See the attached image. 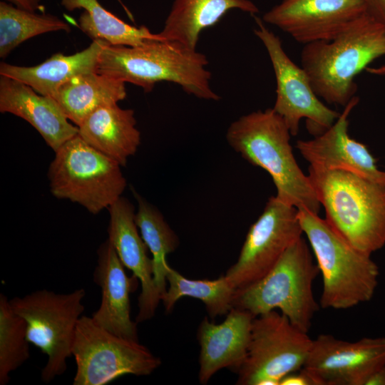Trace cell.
<instances>
[{
	"instance_id": "obj_1",
	"label": "cell",
	"mask_w": 385,
	"mask_h": 385,
	"mask_svg": "<svg viewBox=\"0 0 385 385\" xmlns=\"http://www.w3.org/2000/svg\"><path fill=\"white\" fill-rule=\"evenodd\" d=\"M383 56L385 24L366 11L332 39L304 44L300 59L318 97L344 107L355 96L356 75Z\"/></svg>"
},
{
	"instance_id": "obj_2",
	"label": "cell",
	"mask_w": 385,
	"mask_h": 385,
	"mask_svg": "<svg viewBox=\"0 0 385 385\" xmlns=\"http://www.w3.org/2000/svg\"><path fill=\"white\" fill-rule=\"evenodd\" d=\"M291 133L272 108L257 111L233 121L226 132L230 146L250 164L266 170L284 202L319 214L320 203L294 156Z\"/></svg>"
},
{
	"instance_id": "obj_3",
	"label": "cell",
	"mask_w": 385,
	"mask_h": 385,
	"mask_svg": "<svg viewBox=\"0 0 385 385\" xmlns=\"http://www.w3.org/2000/svg\"><path fill=\"white\" fill-rule=\"evenodd\" d=\"M206 56L176 42L150 41L135 46L106 44L99 56L97 72L151 91L155 83L179 85L197 98L219 101L210 85Z\"/></svg>"
},
{
	"instance_id": "obj_4",
	"label": "cell",
	"mask_w": 385,
	"mask_h": 385,
	"mask_svg": "<svg viewBox=\"0 0 385 385\" xmlns=\"http://www.w3.org/2000/svg\"><path fill=\"white\" fill-rule=\"evenodd\" d=\"M325 220L356 249L371 255L385 245V183L344 170L309 166Z\"/></svg>"
},
{
	"instance_id": "obj_5",
	"label": "cell",
	"mask_w": 385,
	"mask_h": 385,
	"mask_svg": "<svg viewBox=\"0 0 385 385\" xmlns=\"http://www.w3.org/2000/svg\"><path fill=\"white\" fill-rule=\"evenodd\" d=\"M298 217L322 277L320 306L346 309L371 300L379 276L371 255L351 245L319 214L299 209Z\"/></svg>"
},
{
	"instance_id": "obj_6",
	"label": "cell",
	"mask_w": 385,
	"mask_h": 385,
	"mask_svg": "<svg viewBox=\"0 0 385 385\" xmlns=\"http://www.w3.org/2000/svg\"><path fill=\"white\" fill-rule=\"evenodd\" d=\"M319 273L306 240L301 237L262 279L234 294L232 307L255 317L279 309L292 324L307 332L319 306L313 282Z\"/></svg>"
},
{
	"instance_id": "obj_7",
	"label": "cell",
	"mask_w": 385,
	"mask_h": 385,
	"mask_svg": "<svg viewBox=\"0 0 385 385\" xmlns=\"http://www.w3.org/2000/svg\"><path fill=\"white\" fill-rule=\"evenodd\" d=\"M120 167L78 134L55 152L48 171L51 192L96 215L122 196L127 182Z\"/></svg>"
},
{
	"instance_id": "obj_8",
	"label": "cell",
	"mask_w": 385,
	"mask_h": 385,
	"mask_svg": "<svg viewBox=\"0 0 385 385\" xmlns=\"http://www.w3.org/2000/svg\"><path fill=\"white\" fill-rule=\"evenodd\" d=\"M85 295L83 288L66 294L40 289L9 299L13 311L26 322L28 342L47 356L41 374L43 382L49 383L67 369L76 327L85 309Z\"/></svg>"
},
{
	"instance_id": "obj_9",
	"label": "cell",
	"mask_w": 385,
	"mask_h": 385,
	"mask_svg": "<svg viewBox=\"0 0 385 385\" xmlns=\"http://www.w3.org/2000/svg\"><path fill=\"white\" fill-rule=\"evenodd\" d=\"M76 371L73 385H106L127 374H152L161 364L139 341L118 337L82 316L72 347Z\"/></svg>"
},
{
	"instance_id": "obj_10",
	"label": "cell",
	"mask_w": 385,
	"mask_h": 385,
	"mask_svg": "<svg viewBox=\"0 0 385 385\" xmlns=\"http://www.w3.org/2000/svg\"><path fill=\"white\" fill-rule=\"evenodd\" d=\"M312 339L276 310L253 319L246 357L236 371L239 385H279L301 369Z\"/></svg>"
},
{
	"instance_id": "obj_11",
	"label": "cell",
	"mask_w": 385,
	"mask_h": 385,
	"mask_svg": "<svg viewBox=\"0 0 385 385\" xmlns=\"http://www.w3.org/2000/svg\"><path fill=\"white\" fill-rule=\"evenodd\" d=\"M254 30L270 57L276 79V100L272 108L284 119L291 135L299 132L301 119L307 130L317 136L330 128L340 113L325 106L314 91L309 76L284 50L281 39L254 15Z\"/></svg>"
},
{
	"instance_id": "obj_12",
	"label": "cell",
	"mask_w": 385,
	"mask_h": 385,
	"mask_svg": "<svg viewBox=\"0 0 385 385\" xmlns=\"http://www.w3.org/2000/svg\"><path fill=\"white\" fill-rule=\"evenodd\" d=\"M303 234L298 209L272 196L250 227L237 261L225 276L235 290L254 284Z\"/></svg>"
},
{
	"instance_id": "obj_13",
	"label": "cell",
	"mask_w": 385,
	"mask_h": 385,
	"mask_svg": "<svg viewBox=\"0 0 385 385\" xmlns=\"http://www.w3.org/2000/svg\"><path fill=\"white\" fill-rule=\"evenodd\" d=\"M385 362V337L356 342L320 334L312 339L304 365L320 385H364Z\"/></svg>"
},
{
	"instance_id": "obj_14",
	"label": "cell",
	"mask_w": 385,
	"mask_h": 385,
	"mask_svg": "<svg viewBox=\"0 0 385 385\" xmlns=\"http://www.w3.org/2000/svg\"><path fill=\"white\" fill-rule=\"evenodd\" d=\"M366 11L364 0H282L262 20L304 45L332 39Z\"/></svg>"
},
{
	"instance_id": "obj_15",
	"label": "cell",
	"mask_w": 385,
	"mask_h": 385,
	"mask_svg": "<svg viewBox=\"0 0 385 385\" xmlns=\"http://www.w3.org/2000/svg\"><path fill=\"white\" fill-rule=\"evenodd\" d=\"M359 102L354 96L330 128L313 139L297 140L295 147L313 168L344 170L385 183V171L377 167L367 147L348 133L349 116Z\"/></svg>"
},
{
	"instance_id": "obj_16",
	"label": "cell",
	"mask_w": 385,
	"mask_h": 385,
	"mask_svg": "<svg viewBox=\"0 0 385 385\" xmlns=\"http://www.w3.org/2000/svg\"><path fill=\"white\" fill-rule=\"evenodd\" d=\"M108 209L110 215L108 239L123 265L132 271L140 283L135 322L149 320L155 315L161 296L154 283L148 249L138 232L134 206L129 200L121 196Z\"/></svg>"
},
{
	"instance_id": "obj_17",
	"label": "cell",
	"mask_w": 385,
	"mask_h": 385,
	"mask_svg": "<svg viewBox=\"0 0 385 385\" xmlns=\"http://www.w3.org/2000/svg\"><path fill=\"white\" fill-rule=\"evenodd\" d=\"M93 281L101 289V302L91 317L100 327L123 338L138 341L137 322L130 317V294L138 286V279L128 277L108 239L97 251Z\"/></svg>"
},
{
	"instance_id": "obj_18",
	"label": "cell",
	"mask_w": 385,
	"mask_h": 385,
	"mask_svg": "<svg viewBox=\"0 0 385 385\" xmlns=\"http://www.w3.org/2000/svg\"><path fill=\"white\" fill-rule=\"evenodd\" d=\"M220 324H215L205 317L197 328L199 381L207 384L218 371L227 368L237 371L247 352L252 322L249 312L232 307Z\"/></svg>"
},
{
	"instance_id": "obj_19",
	"label": "cell",
	"mask_w": 385,
	"mask_h": 385,
	"mask_svg": "<svg viewBox=\"0 0 385 385\" xmlns=\"http://www.w3.org/2000/svg\"><path fill=\"white\" fill-rule=\"evenodd\" d=\"M0 112L19 116L31 125L46 144L56 152L78 134L57 101L39 94L25 83L1 76Z\"/></svg>"
},
{
	"instance_id": "obj_20",
	"label": "cell",
	"mask_w": 385,
	"mask_h": 385,
	"mask_svg": "<svg viewBox=\"0 0 385 385\" xmlns=\"http://www.w3.org/2000/svg\"><path fill=\"white\" fill-rule=\"evenodd\" d=\"M95 39L84 50L71 55L53 54L43 63L34 66H21L5 62L0 63V75L15 79L31 87L41 95L53 96L57 90L73 78L97 72L100 54L106 45Z\"/></svg>"
},
{
	"instance_id": "obj_21",
	"label": "cell",
	"mask_w": 385,
	"mask_h": 385,
	"mask_svg": "<svg viewBox=\"0 0 385 385\" xmlns=\"http://www.w3.org/2000/svg\"><path fill=\"white\" fill-rule=\"evenodd\" d=\"M134 111L118 103L102 106L78 126V135L88 145L125 166L140 144Z\"/></svg>"
},
{
	"instance_id": "obj_22",
	"label": "cell",
	"mask_w": 385,
	"mask_h": 385,
	"mask_svg": "<svg viewBox=\"0 0 385 385\" xmlns=\"http://www.w3.org/2000/svg\"><path fill=\"white\" fill-rule=\"evenodd\" d=\"M231 9L255 15L258 7L250 0H174L158 35L196 50L201 32L215 25Z\"/></svg>"
},
{
	"instance_id": "obj_23",
	"label": "cell",
	"mask_w": 385,
	"mask_h": 385,
	"mask_svg": "<svg viewBox=\"0 0 385 385\" xmlns=\"http://www.w3.org/2000/svg\"><path fill=\"white\" fill-rule=\"evenodd\" d=\"M125 82L98 72L78 75L52 96L68 119L79 126L98 108L118 103L126 97Z\"/></svg>"
},
{
	"instance_id": "obj_24",
	"label": "cell",
	"mask_w": 385,
	"mask_h": 385,
	"mask_svg": "<svg viewBox=\"0 0 385 385\" xmlns=\"http://www.w3.org/2000/svg\"><path fill=\"white\" fill-rule=\"evenodd\" d=\"M68 11L83 9L78 23L81 31L93 40L102 39L110 45L135 46L163 39L145 26L126 24L103 8L98 0H61Z\"/></svg>"
},
{
	"instance_id": "obj_25",
	"label": "cell",
	"mask_w": 385,
	"mask_h": 385,
	"mask_svg": "<svg viewBox=\"0 0 385 385\" xmlns=\"http://www.w3.org/2000/svg\"><path fill=\"white\" fill-rule=\"evenodd\" d=\"M132 191L138 202L135 222L152 254L153 280L162 300L167 291L166 274L169 264L166 256L177 249L179 239L161 212L134 189Z\"/></svg>"
},
{
	"instance_id": "obj_26",
	"label": "cell",
	"mask_w": 385,
	"mask_h": 385,
	"mask_svg": "<svg viewBox=\"0 0 385 385\" xmlns=\"http://www.w3.org/2000/svg\"><path fill=\"white\" fill-rule=\"evenodd\" d=\"M166 279L168 287L161 302L168 313L184 297L201 300L212 319L227 314L232 308L236 290L225 274L215 279H192L168 265Z\"/></svg>"
},
{
	"instance_id": "obj_27",
	"label": "cell",
	"mask_w": 385,
	"mask_h": 385,
	"mask_svg": "<svg viewBox=\"0 0 385 385\" xmlns=\"http://www.w3.org/2000/svg\"><path fill=\"white\" fill-rule=\"evenodd\" d=\"M57 31H71L70 26L52 14H37L5 1L0 2V57L6 58L24 41Z\"/></svg>"
},
{
	"instance_id": "obj_28",
	"label": "cell",
	"mask_w": 385,
	"mask_h": 385,
	"mask_svg": "<svg viewBox=\"0 0 385 385\" xmlns=\"http://www.w3.org/2000/svg\"><path fill=\"white\" fill-rule=\"evenodd\" d=\"M29 344L25 321L13 311L8 297L1 293L0 385L7 384L10 374L29 359Z\"/></svg>"
},
{
	"instance_id": "obj_29",
	"label": "cell",
	"mask_w": 385,
	"mask_h": 385,
	"mask_svg": "<svg viewBox=\"0 0 385 385\" xmlns=\"http://www.w3.org/2000/svg\"><path fill=\"white\" fill-rule=\"evenodd\" d=\"M279 385H320L317 379L302 367L299 371L285 376Z\"/></svg>"
},
{
	"instance_id": "obj_30",
	"label": "cell",
	"mask_w": 385,
	"mask_h": 385,
	"mask_svg": "<svg viewBox=\"0 0 385 385\" xmlns=\"http://www.w3.org/2000/svg\"><path fill=\"white\" fill-rule=\"evenodd\" d=\"M367 11L380 22L385 24V0H364Z\"/></svg>"
},
{
	"instance_id": "obj_31",
	"label": "cell",
	"mask_w": 385,
	"mask_h": 385,
	"mask_svg": "<svg viewBox=\"0 0 385 385\" xmlns=\"http://www.w3.org/2000/svg\"><path fill=\"white\" fill-rule=\"evenodd\" d=\"M364 385H385V362L367 378Z\"/></svg>"
},
{
	"instance_id": "obj_32",
	"label": "cell",
	"mask_w": 385,
	"mask_h": 385,
	"mask_svg": "<svg viewBox=\"0 0 385 385\" xmlns=\"http://www.w3.org/2000/svg\"><path fill=\"white\" fill-rule=\"evenodd\" d=\"M13 4L15 6L27 10L29 11L35 12L36 10H41L42 7L40 4V0H6Z\"/></svg>"
},
{
	"instance_id": "obj_33",
	"label": "cell",
	"mask_w": 385,
	"mask_h": 385,
	"mask_svg": "<svg viewBox=\"0 0 385 385\" xmlns=\"http://www.w3.org/2000/svg\"><path fill=\"white\" fill-rule=\"evenodd\" d=\"M365 70L371 74L385 76V64L378 67H367Z\"/></svg>"
}]
</instances>
